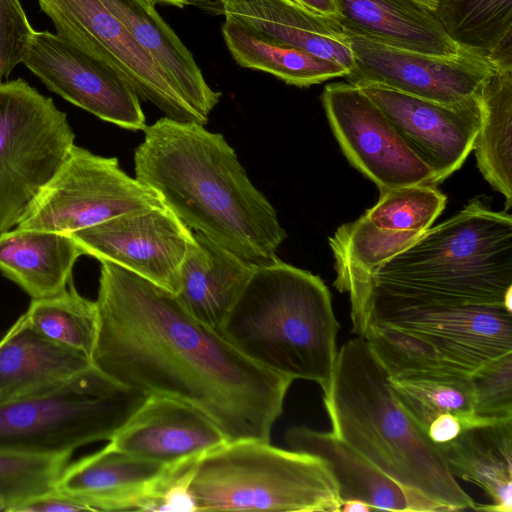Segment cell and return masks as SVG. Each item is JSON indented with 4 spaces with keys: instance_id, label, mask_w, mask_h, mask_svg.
I'll use <instances>...</instances> for the list:
<instances>
[{
    "instance_id": "cell-1",
    "label": "cell",
    "mask_w": 512,
    "mask_h": 512,
    "mask_svg": "<svg viewBox=\"0 0 512 512\" xmlns=\"http://www.w3.org/2000/svg\"><path fill=\"white\" fill-rule=\"evenodd\" d=\"M100 263L91 365L147 396L190 404L228 442L270 441L293 379L241 354L174 293L113 262Z\"/></svg>"
},
{
    "instance_id": "cell-2",
    "label": "cell",
    "mask_w": 512,
    "mask_h": 512,
    "mask_svg": "<svg viewBox=\"0 0 512 512\" xmlns=\"http://www.w3.org/2000/svg\"><path fill=\"white\" fill-rule=\"evenodd\" d=\"M143 131L134 152L135 177L164 206L191 230L253 266L279 260L286 231L222 134L166 116Z\"/></svg>"
},
{
    "instance_id": "cell-3",
    "label": "cell",
    "mask_w": 512,
    "mask_h": 512,
    "mask_svg": "<svg viewBox=\"0 0 512 512\" xmlns=\"http://www.w3.org/2000/svg\"><path fill=\"white\" fill-rule=\"evenodd\" d=\"M364 303L501 305L512 313V217L480 199L430 227L365 280Z\"/></svg>"
},
{
    "instance_id": "cell-4",
    "label": "cell",
    "mask_w": 512,
    "mask_h": 512,
    "mask_svg": "<svg viewBox=\"0 0 512 512\" xmlns=\"http://www.w3.org/2000/svg\"><path fill=\"white\" fill-rule=\"evenodd\" d=\"M323 402L332 432L395 482L449 511L477 508L437 444L393 396L386 370L363 337L338 351L332 388Z\"/></svg>"
},
{
    "instance_id": "cell-5",
    "label": "cell",
    "mask_w": 512,
    "mask_h": 512,
    "mask_svg": "<svg viewBox=\"0 0 512 512\" xmlns=\"http://www.w3.org/2000/svg\"><path fill=\"white\" fill-rule=\"evenodd\" d=\"M339 327L323 280L279 259L254 268L218 332L256 364L316 382L327 397Z\"/></svg>"
},
{
    "instance_id": "cell-6",
    "label": "cell",
    "mask_w": 512,
    "mask_h": 512,
    "mask_svg": "<svg viewBox=\"0 0 512 512\" xmlns=\"http://www.w3.org/2000/svg\"><path fill=\"white\" fill-rule=\"evenodd\" d=\"M188 487L195 511L338 512L342 504L323 459L261 440L226 442L203 454Z\"/></svg>"
},
{
    "instance_id": "cell-7",
    "label": "cell",
    "mask_w": 512,
    "mask_h": 512,
    "mask_svg": "<svg viewBox=\"0 0 512 512\" xmlns=\"http://www.w3.org/2000/svg\"><path fill=\"white\" fill-rule=\"evenodd\" d=\"M146 397L91 365L62 384L0 403V451L72 455L110 440Z\"/></svg>"
},
{
    "instance_id": "cell-8",
    "label": "cell",
    "mask_w": 512,
    "mask_h": 512,
    "mask_svg": "<svg viewBox=\"0 0 512 512\" xmlns=\"http://www.w3.org/2000/svg\"><path fill=\"white\" fill-rule=\"evenodd\" d=\"M74 139L52 98L21 78L0 83V235L18 225Z\"/></svg>"
},
{
    "instance_id": "cell-9",
    "label": "cell",
    "mask_w": 512,
    "mask_h": 512,
    "mask_svg": "<svg viewBox=\"0 0 512 512\" xmlns=\"http://www.w3.org/2000/svg\"><path fill=\"white\" fill-rule=\"evenodd\" d=\"M162 206L159 195L124 172L117 158L74 144L16 227L70 234L126 213Z\"/></svg>"
},
{
    "instance_id": "cell-10",
    "label": "cell",
    "mask_w": 512,
    "mask_h": 512,
    "mask_svg": "<svg viewBox=\"0 0 512 512\" xmlns=\"http://www.w3.org/2000/svg\"><path fill=\"white\" fill-rule=\"evenodd\" d=\"M56 33L114 69L135 91L168 118L201 120L151 56L101 0H38Z\"/></svg>"
},
{
    "instance_id": "cell-11",
    "label": "cell",
    "mask_w": 512,
    "mask_h": 512,
    "mask_svg": "<svg viewBox=\"0 0 512 512\" xmlns=\"http://www.w3.org/2000/svg\"><path fill=\"white\" fill-rule=\"evenodd\" d=\"M321 101L342 152L380 194L402 186L434 185L431 169L359 86L349 81L330 83Z\"/></svg>"
},
{
    "instance_id": "cell-12",
    "label": "cell",
    "mask_w": 512,
    "mask_h": 512,
    "mask_svg": "<svg viewBox=\"0 0 512 512\" xmlns=\"http://www.w3.org/2000/svg\"><path fill=\"white\" fill-rule=\"evenodd\" d=\"M344 31L354 61L346 78L354 84H376L442 104H457L479 94L499 69L489 58L465 48L453 56L431 55L389 46L345 27Z\"/></svg>"
},
{
    "instance_id": "cell-13",
    "label": "cell",
    "mask_w": 512,
    "mask_h": 512,
    "mask_svg": "<svg viewBox=\"0 0 512 512\" xmlns=\"http://www.w3.org/2000/svg\"><path fill=\"white\" fill-rule=\"evenodd\" d=\"M22 63L49 90L96 117L128 130L147 126L140 99L130 85L61 35L34 30Z\"/></svg>"
},
{
    "instance_id": "cell-14",
    "label": "cell",
    "mask_w": 512,
    "mask_h": 512,
    "mask_svg": "<svg viewBox=\"0 0 512 512\" xmlns=\"http://www.w3.org/2000/svg\"><path fill=\"white\" fill-rule=\"evenodd\" d=\"M70 235L84 255L110 261L175 293L193 232L166 206L126 213Z\"/></svg>"
},
{
    "instance_id": "cell-15",
    "label": "cell",
    "mask_w": 512,
    "mask_h": 512,
    "mask_svg": "<svg viewBox=\"0 0 512 512\" xmlns=\"http://www.w3.org/2000/svg\"><path fill=\"white\" fill-rule=\"evenodd\" d=\"M371 322L387 323L421 337L471 374L512 352V313L501 305L372 307Z\"/></svg>"
},
{
    "instance_id": "cell-16",
    "label": "cell",
    "mask_w": 512,
    "mask_h": 512,
    "mask_svg": "<svg viewBox=\"0 0 512 512\" xmlns=\"http://www.w3.org/2000/svg\"><path fill=\"white\" fill-rule=\"evenodd\" d=\"M356 85L431 169L435 186L457 171L473 150L481 123V91L466 101L442 104L376 84Z\"/></svg>"
},
{
    "instance_id": "cell-17",
    "label": "cell",
    "mask_w": 512,
    "mask_h": 512,
    "mask_svg": "<svg viewBox=\"0 0 512 512\" xmlns=\"http://www.w3.org/2000/svg\"><path fill=\"white\" fill-rule=\"evenodd\" d=\"M109 441L119 451L163 466L198 459L228 442L203 412L162 395H148Z\"/></svg>"
},
{
    "instance_id": "cell-18",
    "label": "cell",
    "mask_w": 512,
    "mask_h": 512,
    "mask_svg": "<svg viewBox=\"0 0 512 512\" xmlns=\"http://www.w3.org/2000/svg\"><path fill=\"white\" fill-rule=\"evenodd\" d=\"M225 20L252 35L297 48L354 68L349 40L341 22L315 13L295 0H224Z\"/></svg>"
},
{
    "instance_id": "cell-19",
    "label": "cell",
    "mask_w": 512,
    "mask_h": 512,
    "mask_svg": "<svg viewBox=\"0 0 512 512\" xmlns=\"http://www.w3.org/2000/svg\"><path fill=\"white\" fill-rule=\"evenodd\" d=\"M288 446L313 454L330 467L341 501L359 499L387 511H449L444 505L412 492L382 472L332 431L320 432L307 426H294L285 433Z\"/></svg>"
},
{
    "instance_id": "cell-20",
    "label": "cell",
    "mask_w": 512,
    "mask_h": 512,
    "mask_svg": "<svg viewBox=\"0 0 512 512\" xmlns=\"http://www.w3.org/2000/svg\"><path fill=\"white\" fill-rule=\"evenodd\" d=\"M166 466L119 451L109 444L68 464L56 488L91 511L139 510Z\"/></svg>"
},
{
    "instance_id": "cell-21",
    "label": "cell",
    "mask_w": 512,
    "mask_h": 512,
    "mask_svg": "<svg viewBox=\"0 0 512 512\" xmlns=\"http://www.w3.org/2000/svg\"><path fill=\"white\" fill-rule=\"evenodd\" d=\"M156 62L205 126L221 92L206 82L192 53L150 0H101Z\"/></svg>"
},
{
    "instance_id": "cell-22",
    "label": "cell",
    "mask_w": 512,
    "mask_h": 512,
    "mask_svg": "<svg viewBox=\"0 0 512 512\" xmlns=\"http://www.w3.org/2000/svg\"><path fill=\"white\" fill-rule=\"evenodd\" d=\"M255 267L205 235L193 233L174 295L193 318L218 331Z\"/></svg>"
},
{
    "instance_id": "cell-23",
    "label": "cell",
    "mask_w": 512,
    "mask_h": 512,
    "mask_svg": "<svg viewBox=\"0 0 512 512\" xmlns=\"http://www.w3.org/2000/svg\"><path fill=\"white\" fill-rule=\"evenodd\" d=\"M90 366L88 356L46 338L22 314L0 339V403L62 384Z\"/></svg>"
},
{
    "instance_id": "cell-24",
    "label": "cell",
    "mask_w": 512,
    "mask_h": 512,
    "mask_svg": "<svg viewBox=\"0 0 512 512\" xmlns=\"http://www.w3.org/2000/svg\"><path fill=\"white\" fill-rule=\"evenodd\" d=\"M341 24L381 43L405 50L457 55L453 41L434 10L415 0H337Z\"/></svg>"
},
{
    "instance_id": "cell-25",
    "label": "cell",
    "mask_w": 512,
    "mask_h": 512,
    "mask_svg": "<svg viewBox=\"0 0 512 512\" xmlns=\"http://www.w3.org/2000/svg\"><path fill=\"white\" fill-rule=\"evenodd\" d=\"M81 255L70 234L16 227L0 235V272L32 299L64 291Z\"/></svg>"
},
{
    "instance_id": "cell-26",
    "label": "cell",
    "mask_w": 512,
    "mask_h": 512,
    "mask_svg": "<svg viewBox=\"0 0 512 512\" xmlns=\"http://www.w3.org/2000/svg\"><path fill=\"white\" fill-rule=\"evenodd\" d=\"M437 446L455 478L479 486L492 499L477 510L512 512V420L469 427Z\"/></svg>"
},
{
    "instance_id": "cell-27",
    "label": "cell",
    "mask_w": 512,
    "mask_h": 512,
    "mask_svg": "<svg viewBox=\"0 0 512 512\" xmlns=\"http://www.w3.org/2000/svg\"><path fill=\"white\" fill-rule=\"evenodd\" d=\"M481 123L473 150L479 171L512 207V68H499L481 89Z\"/></svg>"
},
{
    "instance_id": "cell-28",
    "label": "cell",
    "mask_w": 512,
    "mask_h": 512,
    "mask_svg": "<svg viewBox=\"0 0 512 512\" xmlns=\"http://www.w3.org/2000/svg\"><path fill=\"white\" fill-rule=\"evenodd\" d=\"M434 12L460 47L512 68V0H439Z\"/></svg>"
},
{
    "instance_id": "cell-29",
    "label": "cell",
    "mask_w": 512,
    "mask_h": 512,
    "mask_svg": "<svg viewBox=\"0 0 512 512\" xmlns=\"http://www.w3.org/2000/svg\"><path fill=\"white\" fill-rule=\"evenodd\" d=\"M221 29L231 56L241 67L272 74L286 84L309 87L348 75L338 63L260 39L231 21L225 20Z\"/></svg>"
},
{
    "instance_id": "cell-30",
    "label": "cell",
    "mask_w": 512,
    "mask_h": 512,
    "mask_svg": "<svg viewBox=\"0 0 512 512\" xmlns=\"http://www.w3.org/2000/svg\"><path fill=\"white\" fill-rule=\"evenodd\" d=\"M363 338L391 379L463 378L471 375L421 337L393 325L371 322Z\"/></svg>"
},
{
    "instance_id": "cell-31",
    "label": "cell",
    "mask_w": 512,
    "mask_h": 512,
    "mask_svg": "<svg viewBox=\"0 0 512 512\" xmlns=\"http://www.w3.org/2000/svg\"><path fill=\"white\" fill-rule=\"evenodd\" d=\"M24 316L46 338L91 357L98 330L97 306L80 295L72 281L56 295L32 299Z\"/></svg>"
},
{
    "instance_id": "cell-32",
    "label": "cell",
    "mask_w": 512,
    "mask_h": 512,
    "mask_svg": "<svg viewBox=\"0 0 512 512\" xmlns=\"http://www.w3.org/2000/svg\"><path fill=\"white\" fill-rule=\"evenodd\" d=\"M393 396L403 410L426 432L431 421L452 413L475 425L491 424L475 415L471 375L463 378L391 379Z\"/></svg>"
},
{
    "instance_id": "cell-33",
    "label": "cell",
    "mask_w": 512,
    "mask_h": 512,
    "mask_svg": "<svg viewBox=\"0 0 512 512\" xmlns=\"http://www.w3.org/2000/svg\"><path fill=\"white\" fill-rule=\"evenodd\" d=\"M423 233L380 228L366 215L341 225L329 238L334 260L367 274L397 255Z\"/></svg>"
},
{
    "instance_id": "cell-34",
    "label": "cell",
    "mask_w": 512,
    "mask_h": 512,
    "mask_svg": "<svg viewBox=\"0 0 512 512\" xmlns=\"http://www.w3.org/2000/svg\"><path fill=\"white\" fill-rule=\"evenodd\" d=\"M70 456L0 451V511L55 489Z\"/></svg>"
},
{
    "instance_id": "cell-35",
    "label": "cell",
    "mask_w": 512,
    "mask_h": 512,
    "mask_svg": "<svg viewBox=\"0 0 512 512\" xmlns=\"http://www.w3.org/2000/svg\"><path fill=\"white\" fill-rule=\"evenodd\" d=\"M446 202L447 197L435 185L414 184L381 193L365 215L380 228L424 233L442 213Z\"/></svg>"
},
{
    "instance_id": "cell-36",
    "label": "cell",
    "mask_w": 512,
    "mask_h": 512,
    "mask_svg": "<svg viewBox=\"0 0 512 512\" xmlns=\"http://www.w3.org/2000/svg\"><path fill=\"white\" fill-rule=\"evenodd\" d=\"M471 381L476 416L490 423L512 420V352L475 370Z\"/></svg>"
},
{
    "instance_id": "cell-37",
    "label": "cell",
    "mask_w": 512,
    "mask_h": 512,
    "mask_svg": "<svg viewBox=\"0 0 512 512\" xmlns=\"http://www.w3.org/2000/svg\"><path fill=\"white\" fill-rule=\"evenodd\" d=\"M33 32L19 0H0V83L23 62Z\"/></svg>"
},
{
    "instance_id": "cell-38",
    "label": "cell",
    "mask_w": 512,
    "mask_h": 512,
    "mask_svg": "<svg viewBox=\"0 0 512 512\" xmlns=\"http://www.w3.org/2000/svg\"><path fill=\"white\" fill-rule=\"evenodd\" d=\"M91 511L80 500L58 490L57 488L32 498L17 507L12 512H66Z\"/></svg>"
},
{
    "instance_id": "cell-39",
    "label": "cell",
    "mask_w": 512,
    "mask_h": 512,
    "mask_svg": "<svg viewBox=\"0 0 512 512\" xmlns=\"http://www.w3.org/2000/svg\"><path fill=\"white\" fill-rule=\"evenodd\" d=\"M472 426L476 425L455 414L443 413L431 421L427 428V435L433 443L444 444Z\"/></svg>"
},
{
    "instance_id": "cell-40",
    "label": "cell",
    "mask_w": 512,
    "mask_h": 512,
    "mask_svg": "<svg viewBox=\"0 0 512 512\" xmlns=\"http://www.w3.org/2000/svg\"><path fill=\"white\" fill-rule=\"evenodd\" d=\"M154 5H171L179 8L184 6H194L208 14L223 15L224 0H150Z\"/></svg>"
},
{
    "instance_id": "cell-41",
    "label": "cell",
    "mask_w": 512,
    "mask_h": 512,
    "mask_svg": "<svg viewBox=\"0 0 512 512\" xmlns=\"http://www.w3.org/2000/svg\"><path fill=\"white\" fill-rule=\"evenodd\" d=\"M307 9L327 17L339 19L340 11L337 0H295Z\"/></svg>"
},
{
    "instance_id": "cell-42",
    "label": "cell",
    "mask_w": 512,
    "mask_h": 512,
    "mask_svg": "<svg viewBox=\"0 0 512 512\" xmlns=\"http://www.w3.org/2000/svg\"><path fill=\"white\" fill-rule=\"evenodd\" d=\"M374 508L366 502L359 499H349L342 501L340 511L342 512H371Z\"/></svg>"
},
{
    "instance_id": "cell-43",
    "label": "cell",
    "mask_w": 512,
    "mask_h": 512,
    "mask_svg": "<svg viewBox=\"0 0 512 512\" xmlns=\"http://www.w3.org/2000/svg\"><path fill=\"white\" fill-rule=\"evenodd\" d=\"M429 8H431L432 10L435 9L437 3L439 2V0H415Z\"/></svg>"
}]
</instances>
